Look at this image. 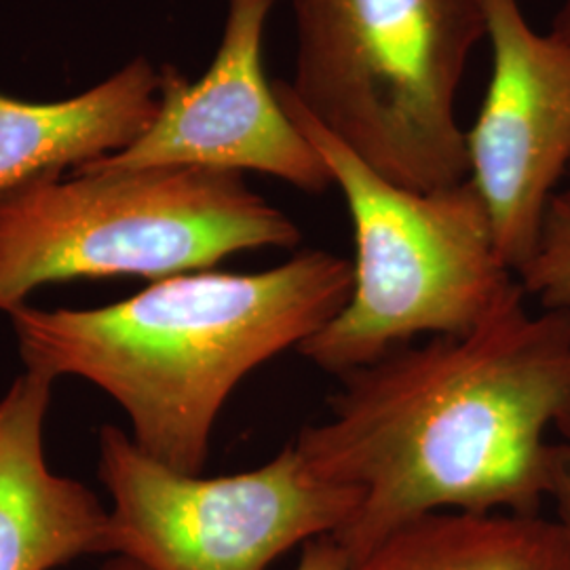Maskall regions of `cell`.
<instances>
[{"mask_svg":"<svg viewBox=\"0 0 570 570\" xmlns=\"http://www.w3.org/2000/svg\"><path fill=\"white\" fill-rule=\"evenodd\" d=\"M294 446L317 478L360 492L332 537L357 564L435 511L539 515L570 442V313H530L515 285L461 336H431L346 372Z\"/></svg>","mask_w":570,"mask_h":570,"instance_id":"6da1fadb","label":"cell"},{"mask_svg":"<svg viewBox=\"0 0 570 570\" xmlns=\"http://www.w3.org/2000/svg\"><path fill=\"white\" fill-rule=\"evenodd\" d=\"M353 265L306 249L256 273L193 271L94 308L20 305L9 322L26 370L77 376L110 395L144 454L202 473L226 400L343 308Z\"/></svg>","mask_w":570,"mask_h":570,"instance_id":"7a4b0ae2","label":"cell"},{"mask_svg":"<svg viewBox=\"0 0 570 570\" xmlns=\"http://www.w3.org/2000/svg\"><path fill=\"white\" fill-rule=\"evenodd\" d=\"M306 112L389 183L438 190L469 178L456 98L480 0H292Z\"/></svg>","mask_w":570,"mask_h":570,"instance_id":"3957f363","label":"cell"},{"mask_svg":"<svg viewBox=\"0 0 570 570\" xmlns=\"http://www.w3.org/2000/svg\"><path fill=\"white\" fill-rule=\"evenodd\" d=\"M301 228L245 184L207 167L41 176L0 195V311L47 284L165 277L233 254L294 247Z\"/></svg>","mask_w":570,"mask_h":570,"instance_id":"277c9868","label":"cell"},{"mask_svg":"<svg viewBox=\"0 0 570 570\" xmlns=\"http://www.w3.org/2000/svg\"><path fill=\"white\" fill-rule=\"evenodd\" d=\"M273 87L341 188L355 242L348 301L298 353L343 376L421 334L480 326L520 279L497 249L475 184L423 193L389 183L315 121L285 81Z\"/></svg>","mask_w":570,"mask_h":570,"instance_id":"5b68a950","label":"cell"},{"mask_svg":"<svg viewBox=\"0 0 570 570\" xmlns=\"http://www.w3.org/2000/svg\"><path fill=\"white\" fill-rule=\"evenodd\" d=\"M112 553L144 570H266L285 551L334 534L360 492L317 478L294 444L263 468L205 478L144 454L122 429L98 433Z\"/></svg>","mask_w":570,"mask_h":570,"instance_id":"8992f818","label":"cell"},{"mask_svg":"<svg viewBox=\"0 0 570 570\" xmlns=\"http://www.w3.org/2000/svg\"><path fill=\"white\" fill-rule=\"evenodd\" d=\"M492 72L468 134L469 180L511 271L529 265L570 167V37L537 32L520 0H480Z\"/></svg>","mask_w":570,"mask_h":570,"instance_id":"52a82bcc","label":"cell"},{"mask_svg":"<svg viewBox=\"0 0 570 570\" xmlns=\"http://www.w3.org/2000/svg\"><path fill=\"white\" fill-rule=\"evenodd\" d=\"M277 0H228L223 41L199 81L161 68V104L140 140L79 171L207 167L258 171L305 193L334 180L326 161L285 112L263 68V39Z\"/></svg>","mask_w":570,"mask_h":570,"instance_id":"ba28073f","label":"cell"},{"mask_svg":"<svg viewBox=\"0 0 570 570\" xmlns=\"http://www.w3.org/2000/svg\"><path fill=\"white\" fill-rule=\"evenodd\" d=\"M56 381L23 370L0 397V570H51L112 553L98 497L45 459V421Z\"/></svg>","mask_w":570,"mask_h":570,"instance_id":"9c48e42d","label":"cell"},{"mask_svg":"<svg viewBox=\"0 0 570 570\" xmlns=\"http://www.w3.org/2000/svg\"><path fill=\"white\" fill-rule=\"evenodd\" d=\"M159 104L161 68L146 58L60 102H23L0 94V195L121 153L142 138Z\"/></svg>","mask_w":570,"mask_h":570,"instance_id":"30bf717a","label":"cell"},{"mask_svg":"<svg viewBox=\"0 0 570 570\" xmlns=\"http://www.w3.org/2000/svg\"><path fill=\"white\" fill-rule=\"evenodd\" d=\"M353 569L570 570V539L541 515L435 511L391 532Z\"/></svg>","mask_w":570,"mask_h":570,"instance_id":"8fae6325","label":"cell"},{"mask_svg":"<svg viewBox=\"0 0 570 570\" xmlns=\"http://www.w3.org/2000/svg\"><path fill=\"white\" fill-rule=\"evenodd\" d=\"M518 279L543 308L570 313V212L558 197L551 199L539 247Z\"/></svg>","mask_w":570,"mask_h":570,"instance_id":"7c38bea8","label":"cell"},{"mask_svg":"<svg viewBox=\"0 0 570 570\" xmlns=\"http://www.w3.org/2000/svg\"><path fill=\"white\" fill-rule=\"evenodd\" d=\"M296 570H355L353 562L332 534L311 539L303 546Z\"/></svg>","mask_w":570,"mask_h":570,"instance_id":"4fadbf2b","label":"cell"},{"mask_svg":"<svg viewBox=\"0 0 570 570\" xmlns=\"http://www.w3.org/2000/svg\"><path fill=\"white\" fill-rule=\"evenodd\" d=\"M550 501L556 508V520L564 527L570 539V442H560Z\"/></svg>","mask_w":570,"mask_h":570,"instance_id":"5bb4252c","label":"cell"},{"mask_svg":"<svg viewBox=\"0 0 570 570\" xmlns=\"http://www.w3.org/2000/svg\"><path fill=\"white\" fill-rule=\"evenodd\" d=\"M553 28L570 37V0H562V7H560V11H558V16H556V20H553ZM556 197H558V202L564 205L570 212V184L564 193H558Z\"/></svg>","mask_w":570,"mask_h":570,"instance_id":"9a60e30c","label":"cell"},{"mask_svg":"<svg viewBox=\"0 0 570 570\" xmlns=\"http://www.w3.org/2000/svg\"><path fill=\"white\" fill-rule=\"evenodd\" d=\"M102 570H144L138 562H134V560H129V558H122V556H117L115 560H110L108 564H104Z\"/></svg>","mask_w":570,"mask_h":570,"instance_id":"2e32d148","label":"cell"}]
</instances>
